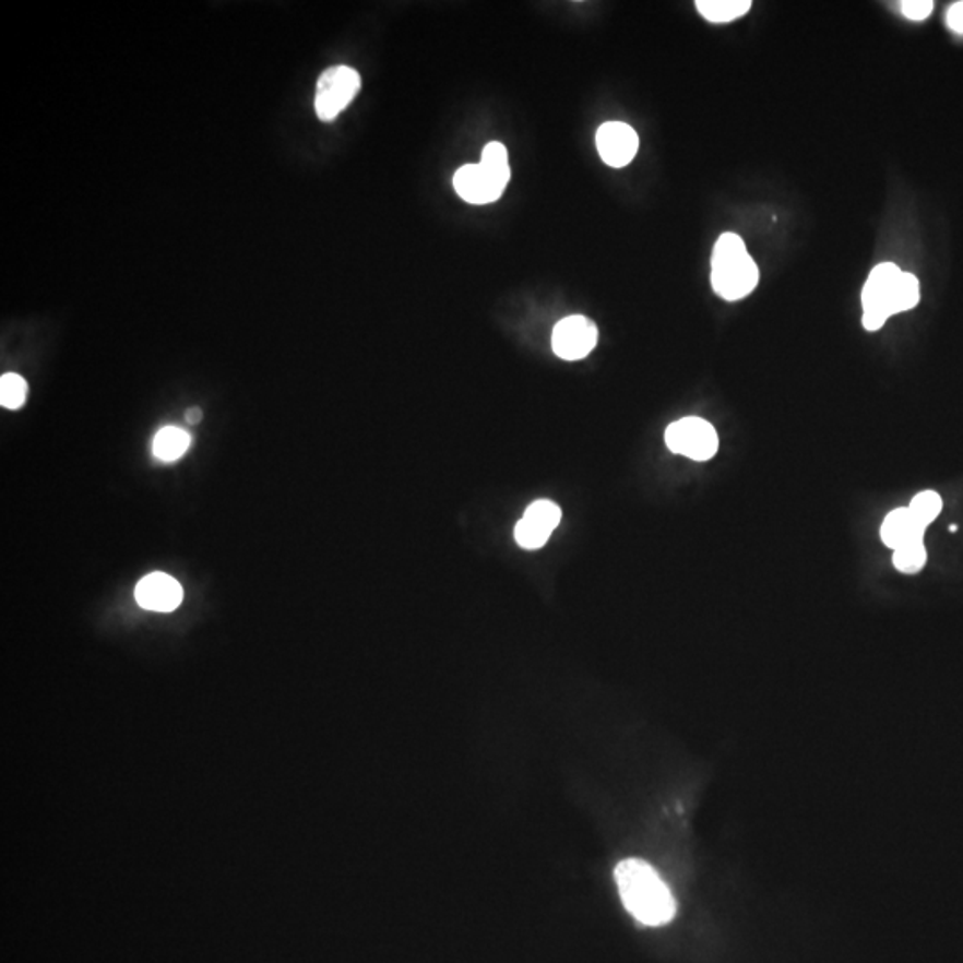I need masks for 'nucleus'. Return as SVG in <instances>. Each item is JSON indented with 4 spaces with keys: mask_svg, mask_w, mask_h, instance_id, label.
<instances>
[{
    "mask_svg": "<svg viewBox=\"0 0 963 963\" xmlns=\"http://www.w3.org/2000/svg\"><path fill=\"white\" fill-rule=\"evenodd\" d=\"M711 283L714 292L728 302L748 297L759 284V266L734 233L721 234L712 252Z\"/></svg>",
    "mask_w": 963,
    "mask_h": 963,
    "instance_id": "7ed1b4c3",
    "label": "nucleus"
},
{
    "mask_svg": "<svg viewBox=\"0 0 963 963\" xmlns=\"http://www.w3.org/2000/svg\"><path fill=\"white\" fill-rule=\"evenodd\" d=\"M27 399V382L20 374L5 373L0 379V404L5 409H20Z\"/></svg>",
    "mask_w": 963,
    "mask_h": 963,
    "instance_id": "2eb2a0df",
    "label": "nucleus"
},
{
    "mask_svg": "<svg viewBox=\"0 0 963 963\" xmlns=\"http://www.w3.org/2000/svg\"><path fill=\"white\" fill-rule=\"evenodd\" d=\"M926 560H928V551H926L925 540L903 546L892 555L895 570L905 574L919 573L925 568Z\"/></svg>",
    "mask_w": 963,
    "mask_h": 963,
    "instance_id": "ddd939ff",
    "label": "nucleus"
},
{
    "mask_svg": "<svg viewBox=\"0 0 963 963\" xmlns=\"http://www.w3.org/2000/svg\"><path fill=\"white\" fill-rule=\"evenodd\" d=\"M511 180V174L498 171L484 163H472L459 168L453 177V188L461 199L469 204L486 205L497 202L507 185Z\"/></svg>",
    "mask_w": 963,
    "mask_h": 963,
    "instance_id": "423d86ee",
    "label": "nucleus"
},
{
    "mask_svg": "<svg viewBox=\"0 0 963 963\" xmlns=\"http://www.w3.org/2000/svg\"><path fill=\"white\" fill-rule=\"evenodd\" d=\"M523 518L551 534L559 526L562 512H560L559 507L555 506L554 501L539 500L526 509L525 516Z\"/></svg>",
    "mask_w": 963,
    "mask_h": 963,
    "instance_id": "dca6fc26",
    "label": "nucleus"
},
{
    "mask_svg": "<svg viewBox=\"0 0 963 963\" xmlns=\"http://www.w3.org/2000/svg\"><path fill=\"white\" fill-rule=\"evenodd\" d=\"M696 8L701 15L714 24H726L740 19L751 8L749 0H698Z\"/></svg>",
    "mask_w": 963,
    "mask_h": 963,
    "instance_id": "f8f14e48",
    "label": "nucleus"
},
{
    "mask_svg": "<svg viewBox=\"0 0 963 963\" xmlns=\"http://www.w3.org/2000/svg\"><path fill=\"white\" fill-rule=\"evenodd\" d=\"M948 25L954 33L963 35V2H956L948 11Z\"/></svg>",
    "mask_w": 963,
    "mask_h": 963,
    "instance_id": "6ab92c4d",
    "label": "nucleus"
},
{
    "mask_svg": "<svg viewBox=\"0 0 963 963\" xmlns=\"http://www.w3.org/2000/svg\"><path fill=\"white\" fill-rule=\"evenodd\" d=\"M596 146L605 165L623 168L639 151L638 132L625 122H607L596 132Z\"/></svg>",
    "mask_w": 963,
    "mask_h": 963,
    "instance_id": "6e6552de",
    "label": "nucleus"
},
{
    "mask_svg": "<svg viewBox=\"0 0 963 963\" xmlns=\"http://www.w3.org/2000/svg\"><path fill=\"white\" fill-rule=\"evenodd\" d=\"M516 535L518 545L521 548H525V550H539L543 546L548 543L550 539V535L548 532L543 531L540 526L534 525L532 521L523 520L520 521L516 525Z\"/></svg>",
    "mask_w": 963,
    "mask_h": 963,
    "instance_id": "f3484780",
    "label": "nucleus"
},
{
    "mask_svg": "<svg viewBox=\"0 0 963 963\" xmlns=\"http://www.w3.org/2000/svg\"><path fill=\"white\" fill-rule=\"evenodd\" d=\"M360 90V75L357 70L337 64L321 73L317 84L314 109L321 122H332L345 111Z\"/></svg>",
    "mask_w": 963,
    "mask_h": 963,
    "instance_id": "20e7f679",
    "label": "nucleus"
},
{
    "mask_svg": "<svg viewBox=\"0 0 963 963\" xmlns=\"http://www.w3.org/2000/svg\"><path fill=\"white\" fill-rule=\"evenodd\" d=\"M190 433L185 432L182 428L165 427L160 428L159 432L156 433L154 444H152V452L159 461L171 463V461L182 457L186 450L190 448Z\"/></svg>",
    "mask_w": 963,
    "mask_h": 963,
    "instance_id": "9b49d317",
    "label": "nucleus"
},
{
    "mask_svg": "<svg viewBox=\"0 0 963 963\" xmlns=\"http://www.w3.org/2000/svg\"><path fill=\"white\" fill-rule=\"evenodd\" d=\"M919 298V281L915 275L892 263L878 264L861 292L864 326L867 331H880L889 318L914 309Z\"/></svg>",
    "mask_w": 963,
    "mask_h": 963,
    "instance_id": "f03ea898",
    "label": "nucleus"
},
{
    "mask_svg": "<svg viewBox=\"0 0 963 963\" xmlns=\"http://www.w3.org/2000/svg\"><path fill=\"white\" fill-rule=\"evenodd\" d=\"M186 421L190 425L200 424V421H202V411H200L199 407H191V409H188V413H186Z\"/></svg>",
    "mask_w": 963,
    "mask_h": 963,
    "instance_id": "aec40b11",
    "label": "nucleus"
},
{
    "mask_svg": "<svg viewBox=\"0 0 963 963\" xmlns=\"http://www.w3.org/2000/svg\"><path fill=\"white\" fill-rule=\"evenodd\" d=\"M925 532L926 526L920 525L908 507H900L889 512L883 520L881 540L895 551L917 540H925Z\"/></svg>",
    "mask_w": 963,
    "mask_h": 963,
    "instance_id": "9d476101",
    "label": "nucleus"
},
{
    "mask_svg": "<svg viewBox=\"0 0 963 963\" xmlns=\"http://www.w3.org/2000/svg\"><path fill=\"white\" fill-rule=\"evenodd\" d=\"M616 883L628 912L646 926L666 925L677 903L661 876L646 861L628 858L616 867Z\"/></svg>",
    "mask_w": 963,
    "mask_h": 963,
    "instance_id": "f257e3e1",
    "label": "nucleus"
},
{
    "mask_svg": "<svg viewBox=\"0 0 963 963\" xmlns=\"http://www.w3.org/2000/svg\"><path fill=\"white\" fill-rule=\"evenodd\" d=\"M138 604L146 610L171 613L182 602V585L166 573L146 574L134 591Z\"/></svg>",
    "mask_w": 963,
    "mask_h": 963,
    "instance_id": "1a4fd4ad",
    "label": "nucleus"
},
{
    "mask_svg": "<svg viewBox=\"0 0 963 963\" xmlns=\"http://www.w3.org/2000/svg\"><path fill=\"white\" fill-rule=\"evenodd\" d=\"M666 444L673 453L703 463L717 453L720 438L705 419L683 418L667 427Z\"/></svg>",
    "mask_w": 963,
    "mask_h": 963,
    "instance_id": "39448f33",
    "label": "nucleus"
},
{
    "mask_svg": "<svg viewBox=\"0 0 963 963\" xmlns=\"http://www.w3.org/2000/svg\"><path fill=\"white\" fill-rule=\"evenodd\" d=\"M942 507H944V501L940 498L939 492L923 491L919 492V495H915L908 509L912 511V514L917 518L920 525L928 528V526L940 516Z\"/></svg>",
    "mask_w": 963,
    "mask_h": 963,
    "instance_id": "4468645a",
    "label": "nucleus"
},
{
    "mask_svg": "<svg viewBox=\"0 0 963 963\" xmlns=\"http://www.w3.org/2000/svg\"><path fill=\"white\" fill-rule=\"evenodd\" d=\"M598 343V326L585 317H568L555 325L551 348L560 359L580 360L587 357Z\"/></svg>",
    "mask_w": 963,
    "mask_h": 963,
    "instance_id": "0eeeda50",
    "label": "nucleus"
},
{
    "mask_svg": "<svg viewBox=\"0 0 963 963\" xmlns=\"http://www.w3.org/2000/svg\"><path fill=\"white\" fill-rule=\"evenodd\" d=\"M901 11H903V15L910 20H925L931 15V11H934V2H929V0H906L901 4Z\"/></svg>",
    "mask_w": 963,
    "mask_h": 963,
    "instance_id": "a211bd4d",
    "label": "nucleus"
}]
</instances>
